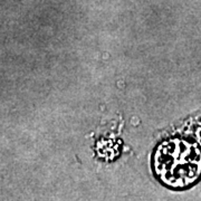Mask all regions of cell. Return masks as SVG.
I'll return each instance as SVG.
<instances>
[{
    "instance_id": "6da1fadb",
    "label": "cell",
    "mask_w": 201,
    "mask_h": 201,
    "mask_svg": "<svg viewBox=\"0 0 201 201\" xmlns=\"http://www.w3.org/2000/svg\"><path fill=\"white\" fill-rule=\"evenodd\" d=\"M154 179L168 190L183 192L201 182V145L187 136H170L155 145L150 160Z\"/></svg>"
}]
</instances>
